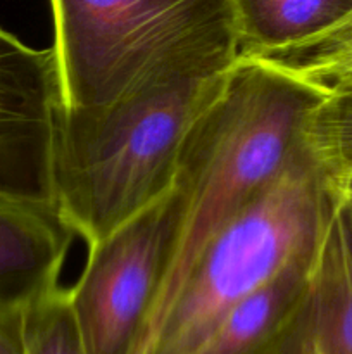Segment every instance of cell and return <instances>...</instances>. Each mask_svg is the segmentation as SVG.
<instances>
[{"instance_id": "cell-1", "label": "cell", "mask_w": 352, "mask_h": 354, "mask_svg": "<svg viewBox=\"0 0 352 354\" xmlns=\"http://www.w3.org/2000/svg\"><path fill=\"white\" fill-rule=\"evenodd\" d=\"M237 55L193 52L157 66L107 106H62L55 203L88 248L171 189L186 131Z\"/></svg>"}, {"instance_id": "cell-2", "label": "cell", "mask_w": 352, "mask_h": 354, "mask_svg": "<svg viewBox=\"0 0 352 354\" xmlns=\"http://www.w3.org/2000/svg\"><path fill=\"white\" fill-rule=\"evenodd\" d=\"M320 100L321 92L306 80L237 55L179 149L175 185L185 196V220L145 320L175 296L207 242L307 147V123Z\"/></svg>"}, {"instance_id": "cell-3", "label": "cell", "mask_w": 352, "mask_h": 354, "mask_svg": "<svg viewBox=\"0 0 352 354\" xmlns=\"http://www.w3.org/2000/svg\"><path fill=\"white\" fill-rule=\"evenodd\" d=\"M340 204L309 144L193 261L175 296L141 325L128 354H193L235 306L320 249Z\"/></svg>"}, {"instance_id": "cell-4", "label": "cell", "mask_w": 352, "mask_h": 354, "mask_svg": "<svg viewBox=\"0 0 352 354\" xmlns=\"http://www.w3.org/2000/svg\"><path fill=\"white\" fill-rule=\"evenodd\" d=\"M62 106L114 102L157 66L237 50L231 0H50Z\"/></svg>"}, {"instance_id": "cell-5", "label": "cell", "mask_w": 352, "mask_h": 354, "mask_svg": "<svg viewBox=\"0 0 352 354\" xmlns=\"http://www.w3.org/2000/svg\"><path fill=\"white\" fill-rule=\"evenodd\" d=\"M185 220L178 185L88 248L69 289L86 354H128L171 266Z\"/></svg>"}, {"instance_id": "cell-6", "label": "cell", "mask_w": 352, "mask_h": 354, "mask_svg": "<svg viewBox=\"0 0 352 354\" xmlns=\"http://www.w3.org/2000/svg\"><path fill=\"white\" fill-rule=\"evenodd\" d=\"M61 113L55 48H33L0 28V197L57 206Z\"/></svg>"}, {"instance_id": "cell-7", "label": "cell", "mask_w": 352, "mask_h": 354, "mask_svg": "<svg viewBox=\"0 0 352 354\" xmlns=\"http://www.w3.org/2000/svg\"><path fill=\"white\" fill-rule=\"evenodd\" d=\"M262 354H352V216L342 203L302 290Z\"/></svg>"}, {"instance_id": "cell-8", "label": "cell", "mask_w": 352, "mask_h": 354, "mask_svg": "<svg viewBox=\"0 0 352 354\" xmlns=\"http://www.w3.org/2000/svg\"><path fill=\"white\" fill-rule=\"evenodd\" d=\"M72 235L57 206L0 197V306L26 310L59 287Z\"/></svg>"}, {"instance_id": "cell-9", "label": "cell", "mask_w": 352, "mask_h": 354, "mask_svg": "<svg viewBox=\"0 0 352 354\" xmlns=\"http://www.w3.org/2000/svg\"><path fill=\"white\" fill-rule=\"evenodd\" d=\"M238 55L300 47L352 17V0H231Z\"/></svg>"}, {"instance_id": "cell-10", "label": "cell", "mask_w": 352, "mask_h": 354, "mask_svg": "<svg viewBox=\"0 0 352 354\" xmlns=\"http://www.w3.org/2000/svg\"><path fill=\"white\" fill-rule=\"evenodd\" d=\"M275 66L306 80L321 92V100L307 123V144L338 182L352 169V54Z\"/></svg>"}, {"instance_id": "cell-11", "label": "cell", "mask_w": 352, "mask_h": 354, "mask_svg": "<svg viewBox=\"0 0 352 354\" xmlns=\"http://www.w3.org/2000/svg\"><path fill=\"white\" fill-rule=\"evenodd\" d=\"M314 256L295 259L235 306L193 354H262L302 290Z\"/></svg>"}, {"instance_id": "cell-12", "label": "cell", "mask_w": 352, "mask_h": 354, "mask_svg": "<svg viewBox=\"0 0 352 354\" xmlns=\"http://www.w3.org/2000/svg\"><path fill=\"white\" fill-rule=\"evenodd\" d=\"M23 354H86L69 289L55 287L23 311Z\"/></svg>"}, {"instance_id": "cell-13", "label": "cell", "mask_w": 352, "mask_h": 354, "mask_svg": "<svg viewBox=\"0 0 352 354\" xmlns=\"http://www.w3.org/2000/svg\"><path fill=\"white\" fill-rule=\"evenodd\" d=\"M23 311L0 306V354H23Z\"/></svg>"}, {"instance_id": "cell-14", "label": "cell", "mask_w": 352, "mask_h": 354, "mask_svg": "<svg viewBox=\"0 0 352 354\" xmlns=\"http://www.w3.org/2000/svg\"><path fill=\"white\" fill-rule=\"evenodd\" d=\"M333 48H352V17L338 26L337 30L330 31V33L323 35V37L316 38V40L309 41L300 47L289 48V50H333Z\"/></svg>"}, {"instance_id": "cell-15", "label": "cell", "mask_w": 352, "mask_h": 354, "mask_svg": "<svg viewBox=\"0 0 352 354\" xmlns=\"http://www.w3.org/2000/svg\"><path fill=\"white\" fill-rule=\"evenodd\" d=\"M352 54V48H333V50H295V52H282L276 55V61L285 64V62L306 61V59L330 57V55H344Z\"/></svg>"}, {"instance_id": "cell-16", "label": "cell", "mask_w": 352, "mask_h": 354, "mask_svg": "<svg viewBox=\"0 0 352 354\" xmlns=\"http://www.w3.org/2000/svg\"><path fill=\"white\" fill-rule=\"evenodd\" d=\"M338 185V196H340V203L344 204L345 209L352 216V169H349L345 175H342L337 182Z\"/></svg>"}]
</instances>
